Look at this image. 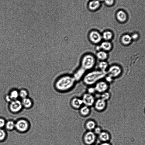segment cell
<instances>
[{"label": "cell", "instance_id": "cell-12", "mask_svg": "<svg viewBox=\"0 0 145 145\" xmlns=\"http://www.w3.org/2000/svg\"><path fill=\"white\" fill-rule=\"evenodd\" d=\"M82 100L83 103L88 107L94 104L95 101L93 96L89 93L85 94L83 97Z\"/></svg>", "mask_w": 145, "mask_h": 145}, {"label": "cell", "instance_id": "cell-34", "mask_svg": "<svg viewBox=\"0 0 145 145\" xmlns=\"http://www.w3.org/2000/svg\"><path fill=\"white\" fill-rule=\"evenodd\" d=\"M5 100L7 102L9 103H10L12 101V100L10 97L9 94L6 96L5 97Z\"/></svg>", "mask_w": 145, "mask_h": 145}, {"label": "cell", "instance_id": "cell-36", "mask_svg": "<svg viewBox=\"0 0 145 145\" xmlns=\"http://www.w3.org/2000/svg\"><path fill=\"white\" fill-rule=\"evenodd\" d=\"M101 145H110V144L107 142H104L101 144Z\"/></svg>", "mask_w": 145, "mask_h": 145}, {"label": "cell", "instance_id": "cell-2", "mask_svg": "<svg viewBox=\"0 0 145 145\" xmlns=\"http://www.w3.org/2000/svg\"><path fill=\"white\" fill-rule=\"evenodd\" d=\"M106 75L105 72L98 69H93L87 72L82 81L86 85L92 86L104 79Z\"/></svg>", "mask_w": 145, "mask_h": 145}, {"label": "cell", "instance_id": "cell-37", "mask_svg": "<svg viewBox=\"0 0 145 145\" xmlns=\"http://www.w3.org/2000/svg\"><path fill=\"white\" fill-rule=\"evenodd\" d=\"M99 1H103V0H99Z\"/></svg>", "mask_w": 145, "mask_h": 145}, {"label": "cell", "instance_id": "cell-27", "mask_svg": "<svg viewBox=\"0 0 145 145\" xmlns=\"http://www.w3.org/2000/svg\"><path fill=\"white\" fill-rule=\"evenodd\" d=\"M80 112L82 115L86 116L89 113L90 109L88 107L85 105L81 108Z\"/></svg>", "mask_w": 145, "mask_h": 145}, {"label": "cell", "instance_id": "cell-31", "mask_svg": "<svg viewBox=\"0 0 145 145\" xmlns=\"http://www.w3.org/2000/svg\"><path fill=\"white\" fill-rule=\"evenodd\" d=\"M6 120L3 118H0V128H2L5 126Z\"/></svg>", "mask_w": 145, "mask_h": 145}, {"label": "cell", "instance_id": "cell-24", "mask_svg": "<svg viewBox=\"0 0 145 145\" xmlns=\"http://www.w3.org/2000/svg\"><path fill=\"white\" fill-rule=\"evenodd\" d=\"M9 95L12 101L17 99L19 97V91L13 89L10 92Z\"/></svg>", "mask_w": 145, "mask_h": 145}, {"label": "cell", "instance_id": "cell-18", "mask_svg": "<svg viewBox=\"0 0 145 145\" xmlns=\"http://www.w3.org/2000/svg\"><path fill=\"white\" fill-rule=\"evenodd\" d=\"M105 101L101 98L98 100L95 103V108L98 110H103L105 108Z\"/></svg>", "mask_w": 145, "mask_h": 145}, {"label": "cell", "instance_id": "cell-23", "mask_svg": "<svg viewBox=\"0 0 145 145\" xmlns=\"http://www.w3.org/2000/svg\"><path fill=\"white\" fill-rule=\"evenodd\" d=\"M99 135L100 139L104 142H107L109 140L110 136L108 133L102 132Z\"/></svg>", "mask_w": 145, "mask_h": 145}, {"label": "cell", "instance_id": "cell-35", "mask_svg": "<svg viewBox=\"0 0 145 145\" xmlns=\"http://www.w3.org/2000/svg\"><path fill=\"white\" fill-rule=\"evenodd\" d=\"M94 132L96 133L99 135L102 132L101 129L99 127H95Z\"/></svg>", "mask_w": 145, "mask_h": 145}, {"label": "cell", "instance_id": "cell-32", "mask_svg": "<svg viewBox=\"0 0 145 145\" xmlns=\"http://www.w3.org/2000/svg\"><path fill=\"white\" fill-rule=\"evenodd\" d=\"M88 91L89 94H92L94 93L96 91L94 87H90L88 89Z\"/></svg>", "mask_w": 145, "mask_h": 145}, {"label": "cell", "instance_id": "cell-3", "mask_svg": "<svg viewBox=\"0 0 145 145\" xmlns=\"http://www.w3.org/2000/svg\"><path fill=\"white\" fill-rule=\"evenodd\" d=\"M97 60L95 55L91 53H85L81 58L80 66L87 72L92 70L97 64Z\"/></svg>", "mask_w": 145, "mask_h": 145}, {"label": "cell", "instance_id": "cell-19", "mask_svg": "<svg viewBox=\"0 0 145 145\" xmlns=\"http://www.w3.org/2000/svg\"><path fill=\"white\" fill-rule=\"evenodd\" d=\"M101 5V3L98 0H92L89 3L88 7L91 10H94L98 9Z\"/></svg>", "mask_w": 145, "mask_h": 145}, {"label": "cell", "instance_id": "cell-39", "mask_svg": "<svg viewBox=\"0 0 145 145\" xmlns=\"http://www.w3.org/2000/svg\"><path fill=\"white\" fill-rule=\"evenodd\" d=\"M96 145V144H94V145Z\"/></svg>", "mask_w": 145, "mask_h": 145}, {"label": "cell", "instance_id": "cell-8", "mask_svg": "<svg viewBox=\"0 0 145 145\" xmlns=\"http://www.w3.org/2000/svg\"><path fill=\"white\" fill-rule=\"evenodd\" d=\"M9 109L13 113H18L22 111L23 106L21 101L16 99L13 101L9 104Z\"/></svg>", "mask_w": 145, "mask_h": 145}, {"label": "cell", "instance_id": "cell-21", "mask_svg": "<svg viewBox=\"0 0 145 145\" xmlns=\"http://www.w3.org/2000/svg\"><path fill=\"white\" fill-rule=\"evenodd\" d=\"M83 103L82 100L78 98H75L72 100L71 104L74 108H79L81 107Z\"/></svg>", "mask_w": 145, "mask_h": 145}, {"label": "cell", "instance_id": "cell-15", "mask_svg": "<svg viewBox=\"0 0 145 145\" xmlns=\"http://www.w3.org/2000/svg\"><path fill=\"white\" fill-rule=\"evenodd\" d=\"M21 102L24 108L26 109H33V102L30 98L27 97L22 99Z\"/></svg>", "mask_w": 145, "mask_h": 145}, {"label": "cell", "instance_id": "cell-5", "mask_svg": "<svg viewBox=\"0 0 145 145\" xmlns=\"http://www.w3.org/2000/svg\"><path fill=\"white\" fill-rule=\"evenodd\" d=\"M88 40L91 43L97 46L103 41L102 34L96 30H92L88 35Z\"/></svg>", "mask_w": 145, "mask_h": 145}, {"label": "cell", "instance_id": "cell-20", "mask_svg": "<svg viewBox=\"0 0 145 145\" xmlns=\"http://www.w3.org/2000/svg\"><path fill=\"white\" fill-rule=\"evenodd\" d=\"M132 40L131 36L128 34L124 35L121 38L122 43L125 45H127L131 43Z\"/></svg>", "mask_w": 145, "mask_h": 145}, {"label": "cell", "instance_id": "cell-38", "mask_svg": "<svg viewBox=\"0 0 145 145\" xmlns=\"http://www.w3.org/2000/svg\"><path fill=\"white\" fill-rule=\"evenodd\" d=\"M33 109V110H34L33 109ZM34 112H35V111H34ZM36 115H37V114H36ZM39 119H40V118H39Z\"/></svg>", "mask_w": 145, "mask_h": 145}, {"label": "cell", "instance_id": "cell-7", "mask_svg": "<svg viewBox=\"0 0 145 145\" xmlns=\"http://www.w3.org/2000/svg\"><path fill=\"white\" fill-rule=\"evenodd\" d=\"M113 45L111 41H103L101 43L96 46V52L102 50L109 53L113 49Z\"/></svg>", "mask_w": 145, "mask_h": 145}, {"label": "cell", "instance_id": "cell-4", "mask_svg": "<svg viewBox=\"0 0 145 145\" xmlns=\"http://www.w3.org/2000/svg\"><path fill=\"white\" fill-rule=\"evenodd\" d=\"M30 124L26 119H20L15 123V129L18 132L21 133H25L27 137L29 140L28 132L30 129Z\"/></svg>", "mask_w": 145, "mask_h": 145}, {"label": "cell", "instance_id": "cell-11", "mask_svg": "<svg viewBox=\"0 0 145 145\" xmlns=\"http://www.w3.org/2000/svg\"><path fill=\"white\" fill-rule=\"evenodd\" d=\"M95 140V134L91 131H89L86 133L84 137L85 143L88 145H91L94 143Z\"/></svg>", "mask_w": 145, "mask_h": 145}, {"label": "cell", "instance_id": "cell-6", "mask_svg": "<svg viewBox=\"0 0 145 145\" xmlns=\"http://www.w3.org/2000/svg\"><path fill=\"white\" fill-rule=\"evenodd\" d=\"M121 69L118 65H109L106 73L107 75L114 79L118 77L121 73Z\"/></svg>", "mask_w": 145, "mask_h": 145}, {"label": "cell", "instance_id": "cell-22", "mask_svg": "<svg viewBox=\"0 0 145 145\" xmlns=\"http://www.w3.org/2000/svg\"><path fill=\"white\" fill-rule=\"evenodd\" d=\"M15 123L12 120L8 121L5 124V128L8 131H13V130L15 129Z\"/></svg>", "mask_w": 145, "mask_h": 145}, {"label": "cell", "instance_id": "cell-10", "mask_svg": "<svg viewBox=\"0 0 145 145\" xmlns=\"http://www.w3.org/2000/svg\"><path fill=\"white\" fill-rule=\"evenodd\" d=\"M86 72L87 71L83 68L79 66L76 69L72 75L77 82L82 80Z\"/></svg>", "mask_w": 145, "mask_h": 145}, {"label": "cell", "instance_id": "cell-9", "mask_svg": "<svg viewBox=\"0 0 145 145\" xmlns=\"http://www.w3.org/2000/svg\"><path fill=\"white\" fill-rule=\"evenodd\" d=\"M109 83L104 79L99 81L94 85L96 91L103 93L106 92L109 87Z\"/></svg>", "mask_w": 145, "mask_h": 145}, {"label": "cell", "instance_id": "cell-13", "mask_svg": "<svg viewBox=\"0 0 145 145\" xmlns=\"http://www.w3.org/2000/svg\"><path fill=\"white\" fill-rule=\"evenodd\" d=\"M95 55L97 59L99 61H108L109 58L108 53L102 50L96 52Z\"/></svg>", "mask_w": 145, "mask_h": 145}, {"label": "cell", "instance_id": "cell-30", "mask_svg": "<svg viewBox=\"0 0 145 145\" xmlns=\"http://www.w3.org/2000/svg\"><path fill=\"white\" fill-rule=\"evenodd\" d=\"M106 4L109 6H111L114 3V0H103Z\"/></svg>", "mask_w": 145, "mask_h": 145}, {"label": "cell", "instance_id": "cell-16", "mask_svg": "<svg viewBox=\"0 0 145 145\" xmlns=\"http://www.w3.org/2000/svg\"><path fill=\"white\" fill-rule=\"evenodd\" d=\"M97 65L98 69L106 73L110 65L108 61H99Z\"/></svg>", "mask_w": 145, "mask_h": 145}, {"label": "cell", "instance_id": "cell-1", "mask_svg": "<svg viewBox=\"0 0 145 145\" xmlns=\"http://www.w3.org/2000/svg\"><path fill=\"white\" fill-rule=\"evenodd\" d=\"M76 83L72 75L64 74L56 78L54 86L56 90L64 91L69 90L73 87Z\"/></svg>", "mask_w": 145, "mask_h": 145}, {"label": "cell", "instance_id": "cell-26", "mask_svg": "<svg viewBox=\"0 0 145 145\" xmlns=\"http://www.w3.org/2000/svg\"><path fill=\"white\" fill-rule=\"evenodd\" d=\"M96 126L95 123L92 120L89 121L86 124V126L87 129L90 130L94 129L95 128Z\"/></svg>", "mask_w": 145, "mask_h": 145}, {"label": "cell", "instance_id": "cell-14", "mask_svg": "<svg viewBox=\"0 0 145 145\" xmlns=\"http://www.w3.org/2000/svg\"><path fill=\"white\" fill-rule=\"evenodd\" d=\"M116 18L117 20L120 23L125 22L127 19L126 13L122 10H119L116 12Z\"/></svg>", "mask_w": 145, "mask_h": 145}, {"label": "cell", "instance_id": "cell-33", "mask_svg": "<svg viewBox=\"0 0 145 145\" xmlns=\"http://www.w3.org/2000/svg\"><path fill=\"white\" fill-rule=\"evenodd\" d=\"M132 40H136L138 39L139 38V35L137 33H135L133 34L132 36H131Z\"/></svg>", "mask_w": 145, "mask_h": 145}, {"label": "cell", "instance_id": "cell-17", "mask_svg": "<svg viewBox=\"0 0 145 145\" xmlns=\"http://www.w3.org/2000/svg\"><path fill=\"white\" fill-rule=\"evenodd\" d=\"M103 41H111L113 37V34L110 31L107 30L102 34Z\"/></svg>", "mask_w": 145, "mask_h": 145}, {"label": "cell", "instance_id": "cell-29", "mask_svg": "<svg viewBox=\"0 0 145 145\" xmlns=\"http://www.w3.org/2000/svg\"><path fill=\"white\" fill-rule=\"evenodd\" d=\"M110 95L107 92H105L102 93L101 95V99L105 101L108 100L110 98Z\"/></svg>", "mask_w": 145, "mask_h": 145}, {"label": "cell", "instance_id": "cell-25", "mask_svg": "<svg viewBox=\"0 0 145 145\" xmlns=\"http://www.w3.org/2000/svg\"><path fill=\"white\" fill-rule=\"evenodd\" d=\"M19 97L22 99L27 97L29 95V93L26 90L22 89L19 91Z\"/></svg>", "mask_w": 145, "mask_h": 145}, {"label": "cell", "instance_id": "cell-28", "mask_svg": "<svg viewBox=\"0 0 145 145\" xmlns=\"http://www.w3.org/2000/svg\"><path fill=\"white\" fill-rule=\"evenodd\" d=\"M7 136V133L4 130L0 129V141L4 140Z\"/></svg>", "mask_w": 145, "mask_h": 145}]
</instances>
